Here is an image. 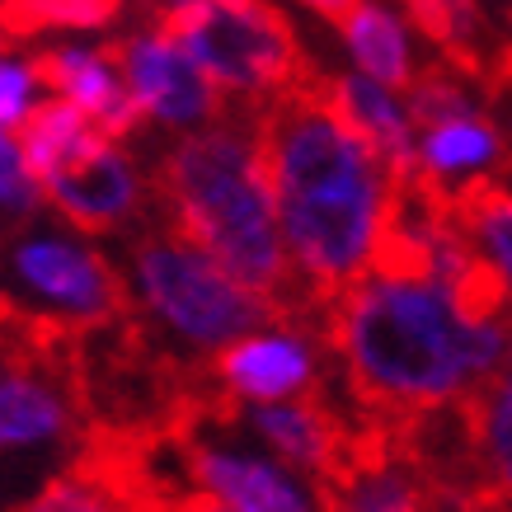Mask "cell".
<instances>
[{"mask_svg": "<svg viewBox=\"0 0 512 512\" xmlns=\"http://www.w3.org/2000/svg\"><path fill=\"white\" fill-rule=\"evenodd\" d=\"M325 320L348 395L404 419L461 409L512 357L508 306H475L400 259H381L343 287Z\"/></svg>", "mask_w": 512, "mask_h": 512, "instance_id": "obj_1", "label": "cell"}, {"mask_svg": "<svg viewBox=\"0 0 512 512\" xmlns=\"http://www.w3.org/2000/svg\"><path fill=\"white\" fill-rule=\"evenodd\" d=\"M264 123V160L278 231L301 296L334 301L386 254L400 179L325 94H278Z\"/></svg>", "mask_w": 512, "mask_h": 512, "instance_id": "obj_2", "label": "cell"}, {"mask_svg": "<svg viewBox=\"0 0 512 512\" xmlns=\"http://www.w3.org/2000/svg\"><path fill=\"white\" fill-rule=\"evenodd\" d=\"M151 193L174 231L207 249L249 292L273 301L278 315L301 311L268 184L259 113H221L198 132L174 137L156 165Z\"/></svg>", "mask_w": 512, "mask_h": 512, "instance_id": "obj_3", "label": "cell"}, {"mask_svg": "<svg viewBox=\"0 0 512 512\" xmlns=\"http://www.w3.org/2000/svg\"><path fill=\"white\" fill-rule=\"evenodd\" d=\"M118 273L127 287V311H141L165 339L193 357H217L226 343L278 315L273 301L249 292L170 221L132 235Z\"/></svg>", "mask_w": 512, "mask_h": 512, "instance_id": "obj_4", "label": "cell"}, {"mask_svg": "<svg viewBox=\"0 0 512 512\" xmlns=\"http://www.w3.org/2000/svg\"><path fill=\"white\" fill-rule=\"evenodd\" d=\"M151 15L226 104H259L292 90L296 43L264 0H151Z\"/></svg>", "mask_w": 512, "mask_h": 512, "instance_id": "obj_5", "label": "cell"}, {"mask_svg": "<svg viewBox=\"0 0 512 512\" xmlns=\"http://www.w3.org/2000/svg\"><path fill=\"white\" fill-rule=\"evenodd\" d=\"M5 273L33 301L24 311L57 320L66 329H104L132 315L118 264L104 249H94L90 235L80 231L33 226V221L15 226L10 245H5Z\"/></svg>", "mask_w": 512, "mask_h": 512, "instance_id": "obj_6", "label": "cell"}, {"mask_svg": "<svg viewBox=\"0 0 512 512\" xmlns=\"http://www.w3.org/2000/svg\"><path fill=\"white\" fill-rule=\"evenodd\" d=\"M184 451L188 489L212 498L231 512H325V484L311 475L282 466L268 456L254 437H235L231 423L217 414L212 428H184L179 433Z\"/></svg>", "mask_w": 512, "mask_h": 512, "instance_id": "obj_7", "label": "cell"}, {"mask_svg": "<svg viewBox=\"0 0 512 512\" xmlns=\"http://www.w3.org/2000/svg\"><path fill=\"white\" fill-rule=\"evenodd\" d=\"M325 329L296 315H273L212 357V386L221 404H278L325 386Z\"/></svg>", "mask_w": 512, "mask_h": 512, "instance_id": "obj_8", "label": "cell"}, {"mask_svg": "<svg viewBox=\"0 0 512 512\" xmlns=\"http://www.w3.org/2000/svg\"><path fill=\"white\" fill-rule=\"evenodd\" d=\"M113 57H118L123 85L137 104L141 127H160V132L184 137V132H198L226 113L221 90L188 62V52L174 43V33L156 19L118 38Z\"/></svg>", "mask_w": 512, "mask_h": 512, "instance_id": "obj_9", "label": "cell"}, {"mask_svg": "<svg viewBox=\"0 0 512 512\" xmlns=\"http://www.w3.org/2000/svg\"><path fill=\"white\" fill-rule=\"evenodd\" d=\"M43 202L80 235H109L123 231L146 212L151 202V179L141 174L137 156L127 151V141L99 137L80 146L62 170L43 179Z\"/></svg>", "mask_w": 512, "mask_h": 512, "instance_id": "obj_10", "label": "cell"}, {"mask_svg": "<svg viewBox=\"0 0 512 512\" xmlns=\"http://www.w3.org/2000/svg\"><path fill=\"white\" fill-rule=\"evenodd\" d=\"M231 423H240L268 456H278L282 466L311 475L315 484H329L334 475L372 456V447L357 433L343 428V419L334 414V404L315 395L301 400H278V404H221Z\"/></svg>", "mask_w": 512, "mask_h": 512, "instance_id": "obj_11", "label": "cell"}, {"mask_svg": "<svg viewBox=\"0 0 512 512\" xmlns=\"http://www.w3.org/2000/svg\"><path fill=\"white\" fill-rule=\"evenodd\" d=\"M80 428L71 362H5L0 372V456L57 447Z\"/></svg>", "mask_w": 512, "mask_h": 512, "instance_id": "obj_12", "label": "cell"}, {"mask_svg": "<svg viewBox=\"0 0 512 512\" xmlns=\"http://www.w3.org/2000/svg\"><path fill=\"white\" fill-rule=\"evenodd\" d=\"M33 66H38L43 90L66 99V104H76L104 137L127 141L141 127L137 104H132V94H127V85H123V71H118L113 47L52 43L47 52L33 57Z\"/></svg>", "mask_w": 512, "mask_h": 512, "instance_id": "obj_13", "label": "cell"}, {"mask_svg": "<svg viewBox=\"0 0 512 512\" xmlns=\"http://www.w3.org/2000/svg\"><path fill=\"white\" fill-rule=\"evenodd\" d=\"M508 141L484 109L456 113L442 123H423L414 137V174L442 193H475L489 184V174L503 165Z\"/></svg>", "mask_w": 512, "mask_h": 512, "instance_id": "obj_14", "label": "cell"}, {"mask_svg": "<svg viewBox=\"0 0 512 512\" xmlns=\"http://www.w3.org/2000/svg\"><path fill=\"white\" fill-rule=\"evenodd\" d=\"M325 99L334 104V113H339L343 123L353 127L357 137L367 141L376 156L395 170L400 184L414 174V137H419V123H414V113H409L404 90H390V85L357 76V71H339V76L329 80Z\"/></svg>", "mask_w": 512, "mask_h": 512, "instance_id": "obj_15", "label": "cell"}, {"mask_svg": "<svg viewBox=\"0 0 512 512\" xmlns=\"http://www.w3.org/2000/svg\"><path fill=\"white\" fill-rule=\"evenodd\" d=\"M339 47L348 57V71L381 80L390 90H409L423 71L414 24L390 0H357L339 19Z\"/></svg>", "mask_w": 512, "mask_h": 512, "instance_id": "obj_16", "label": "cell"}, {"mask_svg": "<svg viewBox=\"0 0 512 512\" xmlns=\"http://www.w3.org/2000/svg\"><path fill=\"white\" fill-rule=\"evenodd\" d=\"M325 512H423L419 475L372 451L325 484Z\"/></svg>", "mask_w": 512, "mask_h": 512, "instance_id": "obj_17", "label": "cell"}, {"mask_svg": "<svg viewBox=\"0 0 512 512\" xmlns=\"http://www.w3.org/2000/svg\"><path fill=\"white\" fill-rule=\"evenodd\" d=\"M94 137H99V127L57 94H43L29 118L15 127V146L24 156V170L33 174V184H43L52 170H62L66 160L76 156L80 146H90Z\"/></svg>", "mask_w": 512, "mask_h": 512, "instance_id": "obj_18", "label": "cell"}, {"mask_svg": "<svg viewBox=\"0 0 512 512\" xmlns=\"http://www.w3.org/2000/svg\"><path fill=\"white\" fill-rule=\"evenodd\" d=\"M470 423V442L484 461V480L512 503V357L489 376L475 400L461 404Z\"/></svg>", "mask_w": 512, "mask_h": 512, "instance_id": "obj_19", "label": "cell"}, {"mask_svg": "<svg viewBox=\"0 0 512 512\" xmlns=\"http://www.w3.org/2000/svg\"><path fill=\"white\" fill-rule=\"evenodd\" d=\"M461 235L494 273L498 292L512 311V188H475L461 202Z\"/></svg>", "mask_w": 512, "mask_h": 512, "instance_id": "obj_20", "label": "cell"}, {"mask_svg": "<svg viewBox=\"0 0 512 512\" xmlns=\"http://www.w3.org/2000/svg\"><path fill=\"white\" fill-rule=\"evenodd\" d=\"M15 512H127V503L113 494L90 466L76 461L66 475H52V480Z\"/></svg>", "mask_w": 512, "mask_h": 512, "instance_id": "obj_21", "label": "cell"}, {"mask_svg": "<svg viewBox=\"0 0 512 512\" xmlns=\"http://www.w3.org/2000/svg\"><path fill=\"white\" fill-rule=\"evenodd\" d=\"M404 99H409V113H414V123L419 127L423 123H442V118H456V113H470V109H484L466 80L442 76V71H428V76L419 71V80L404 90Z\"/></svg>", "mask_w": 512, "mask_h": 512, "instance_id": "obj_22", "label": "cell"}, {"mask_svg": "<svg viewBox=\"0 0 512 512\" xmlns=\"http://www.w3.org/2000/svg\"><path fill=\"white\" fill-rule=\"evenodd\" d=\"M38 207H43V188L33 184V174L24 170L15 132L0 127V221L24 226V221L38 217Z\"/></svg>", "mask_w": 512, "mask_h": 512, "instance_id": "obj_23", "label": "cell"}, {"mask_svg": "<svg viewBox=\"0 0 512 512\" xmlns=\"http://www.w3.org/2000/svg\"><path fill=\"white\" fill-rule=\"evenodd\" d=\"M306 15H315V19H325V24H339L348 10H353L357 0H296Z\"/></svg>", "mask_w": 512, "mask_h": 512, "instance_id": "obj_24", "label": "cell"}, {"mask_svg": "<svg viewBox=\"0 0 512 512\" xmlns=\"http://www.w3.org/2000/svg\"><path fill=\"white\" fill-rule=\"evenodd\" d=\"M156 512H231V508H221V503H212V498H202V494H188V498L170 503V508H156Z\"/></svg>", "mask_w": 512, "mask_h": 512, "instance_id": "obj_25", "label": "cell"}, {"mask_svg": "<svg viewBox=\"0 0 512 512\" xmlns=\"http://www.w3.org/2000/svg\"><path fill=\"white\" fill-rule=\"evenodd\" d=\"M508 118H512V104H508Z\"/></svg>", "mask_w": 512, "mask_h": 512, "instance_id": "obj_26", "label": "cell"}]
</instances>
